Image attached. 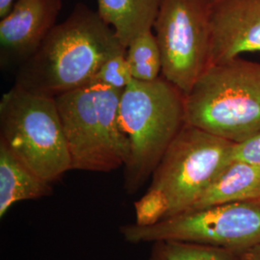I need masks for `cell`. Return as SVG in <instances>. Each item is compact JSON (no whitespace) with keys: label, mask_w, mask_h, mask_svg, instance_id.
<instances>
[{"label":"cell","mask_w":260,"mask_h":260,"mask_svg":"<svg viewBox=\"0 0 260 260\" xmlns=\"http://www.w3.org/2000/svg\"><path fill=\"white\" fill-rule=\"evenodd\" d=\"M126 49L98 11L77 3L37 51L19 66L15 85L57 98L91 84L101 66Z\"/></svg>","instance_id":"obj_1"},{"label":"cell","mask_w":260,"mask_h":260,"mask_svg":"<svg viewBox=\"0 0 260 260\" xmlns=\"http://www.w3.org/2000/svg\"><path fill=\"white\" fill-rule=\"evenodd\" d=\"M234 143L184 123L134 203L135 222L157 223L189 211L233 160Z\"/></svg>","instance_id":"obj_2"},{"label":"cell","mask_w":260,"mask_h":260,"mask_svg":"<svg viewBox=\"0 0 260 260\" xmlns=\"http://www.w3.org/2000/svg\"><path fill=\"white\" fill-rule=\"evenodd\" d=\"M119 121L129 145L123 187L133 195L150 179L184 125V93L163 76L149 82L133 79L121 93Z\"/></svg>","instance_id":"obj_3"},{"label":"cell","mask_w":260,"mask_h":260,"mask_svg":"<svg viewBox=\"0 0 260 260\" xmlns=\"http://www.w3.org/2000/svg\"><path fill=\"white\" fill-rule=\"evenodd\" d=\"M185 123L233 143L260 133V63L236 57L209 66L184 93Z\"/></svg>","instance_id":"obj_4"},{"label":"cell","mask_w":260,"mask_h":260,"mask_svg":"<svg viewBox=\"0 0 260 260\" xmlns=\"http://www.w3.org/2000/svg\"><path fill=\"white\" fill-rule=\"evenodd\" d=\"M121 93L91 83L55 98L72 170L110 173L126 164L129 145L119 121Z\"/></svg>","instance_id":"obj_5"},{"label":"cell","mask_w":260,"mask_h":260,"mask_svg":"<svg viewBox=\"0 0 260 260\" xmlns=\"http://www.w3.org/2000/svg\"><path fill=\"white\" fill-rule=\"evenodd\" d=\"M0 141L50 183L72 171L55 98L31 93L14 85L0 102Z\"/></svg>","instance_id":"obj_6"},{"label":"cell","mask_w":260,"mask_h":260,"mask_svg":"<svg viewBox=\"0 0 260 260\" xmlns=\"http://www.w3.org/2000/svg\"><path fill=\"white\" fill-rule=\"evenodd\" d=\"M120 233L131 244L176 240L245 251L260 244V200L186 211L148 225L127 223Z\"/></svg>","instance_id":"obj_7"},{"label":"cell","mask_w":260,"mask_h":260,"mask_svg":"<svg viewBox=\"0 0 260 260\" xmlns=\"http://www.w3.org/2000/svg\"><path fill=\"white\" fill-rule=\"evenodd\" d=\"M211 0H161L152 31L162 76L188 93L210 66Z\"/></svg>","instance_id":"obj_8"},{"label":"cell","mask_w":260,"mask_h":260,"mask_svg":"<svg viewBox=\"0 0 260 260\" xmlns=\"http://www.w3.org/2000/svg\"><path fill=\"white\" fill-rule=\"evenodd\" d=\"M62 0H16L0 18L1 66L23 64L55 27Z\"/></svg>","instance_id":"obj_9"},{"label":"cell","mask_w":260,"mask_h":260,"mask_svg":"<svg viewBox=\"0 0 260 260\" xmlns=\"http://www.w3.org/2000/svg\"><path fill=\"white\" fill-rule=\"evenodd\" d=\"M210 66L260 53V0H211Z\"/></svg>","instance_id":"obj_10"},{"label":"cell","mask_w":260,"mask_h":260,"mask_svg":"<svg viewBox=\"0 0 260 260\" xmlns=\"http://www.w3.org/2000/svg\"><path fill=\"white\" fill-rule=\"evenodd\" d=\"M52 183L39 177L0 141V218L18 203L51 195Z\"/></svg>","instance_id":"obj_11"},{"label":"cell","mask_w":260,"mask_h":260,"mask_svg":"<svg viewBox=\"0 0 260 260\" xmlns=\"http://www.w3.org/2000/svg\"><path fill=\"white\" fill-rule=\"evenodd\" d=\"M260 200V165L232 160L189 210Z\"/></svg>","instance_id":"obj_12"},{"label":"cell","mask_w":260,"mask_h":260,"mask_svg":"<svg viewBox=\"0 0 260 260\" xmlns=\"http://www.w3.org/2000/svg\"><path fill=\"white\" fill-rule=\"evenodd\" d=\"M161 0H98V12L123 46L152 30Z\"/></svg>","instance_id":"obj_13"},{"label":"cell","mask_w":260,"mask_h":260,"mask_svg":"<svg viewBox=\"0 0 260 260\" xmlns=\"http://www.w3.org/2000/svg\"><path fill=\"white\" fill-rule=\"evenodd\" d=\"M126 59L133 79L149 82L162 74V57L152 30L133 39L126 47Z\"/></svg>","instance_id":"obj_14"},{"label":"cell","mask_w":260,"mask_h":260,"mask_svg":"<svg viewBox=\"0 0 260 260\" xmlns=\"http://www.w3.org/2000/svg\"><path fill=\"white\" fill-rule=\"evenodd\" d=\"M148 260H240V254L204 244L161 240L151 243Z\"/></svg>","instance_id":"obj_15"},{"label":"cell","mask_w":260,"mask_h":260,"mask_svg":"<svg viewBox=\"0 0 260 260\" xmlns=\"http://www.w3.org/2000/svg\"><path fill=\"white\" fill-rule=\"evenodd\" d=\"M133 77L126 59V49L109 57L93 76L91 83L101 84L115 90L123 91Z\"/></svg>","instance_id":"obj_16"},{"label":"cell","mask_w":260,"mask_h":260,"mask_svg":"<svg viewBox=\"0 0 260 260\" xmlns=\"http://www.w3.org/2000/svg\"><path fill=\"white\" fill-rule=\"evenodd\" d=\"M232 159L260 165V133L240 143H234Z\"/></svg>","instance_id":"obj_17"},{"label":"cell","mask_w":260,"mask_h":260,"mask_svg":"<svg viewBox=\"0 0 260 260\" xmlns=\"http://www.w3.org/2000/svg\"><path fill=\"white\" fill-rule=\"evenodd\" d=\"M240 260H260V244L245 251H239Z\"/></svg>","instance_id":"obj_18"},{"label":"cell","mask_w":260,"mask_h":260,"mask_svg":"<svg viewBox=\"0 0 260 260\" xmlns=\"http://www.w3.org/2000/svg\"><path fill=\"white\" fill-rule=\"evenodd\" d=\"M16 0H0V18L8 14Z\"/></svg>","instance_id":"obj_19"}]
</instances>
